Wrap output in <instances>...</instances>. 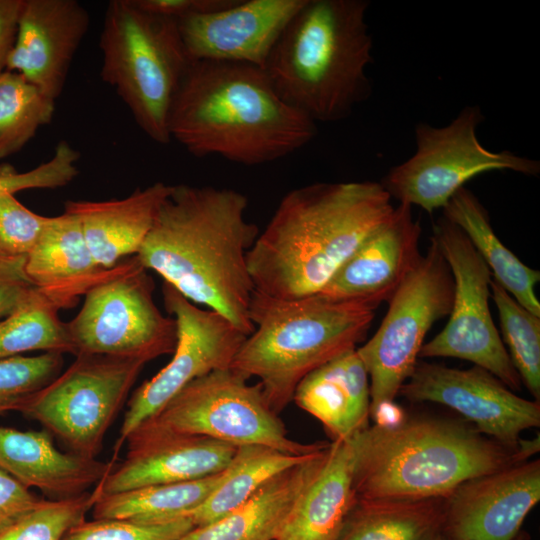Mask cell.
<instances>
[{
  "mask_svg": "<svg viewBox=\"0 0 540 540\" xmlns=\"http://www.w3.org/2000/svg\"><path fill=\"white\" fill-rule=\"evenodd\" d=\"M421 227L412 207L399 204L319 293L339 300L388 302L418 262Z\"/></svg>",
  "mask_w": 540,
  "mask_h": 540,
  "instance_id": "obj_20",
  "label": "cell"
},
{
  "mask_svg": "<svg viewBox=\"0 0 540 540\" xmlns=\"http://www.w3.org/2000/svg\"><path fill=\"white\" fill-rule=\"evenodd\" d=\"M313 453L295 455L260 445L237 447L217 486L199 506L184 516L194 526L212 523L245 503L272 478Z\"/></svg>",
  "mask_w": 540,
  "mask_h": 540,
  "instance_id": "obj_29",
  "label": "cell"
},
{
  "mask_svg": "<svg viewBox=\"0 0 540 540\" xmlns=\"http://www.w3.org/2000/svg\"><path fill=\"white\" fill-rule=\"evenodd\" d=\"M100 496L92 491L65 499H42L34 508L0 529V540H61L85 519Z\"/></svg>",
  "mask_w": 540,
  "mask_h": 540,
  "instance_id": "obj_34",
  "label": "cell"
},
{
  "mask_svg": "<svg viewBox=\"0 0 540 540\" xmlns=\"http://www.w3.org/2000/svg\"><path fill=\"white\" fill-rule=\"evenodd\" d=\"M110 269L95 263L79 218L67 210L48 217L25 261L28 278L60 310L73 307Z\"/></svg>",
  "mask_w": 540,
  "mask_h": 540,
  "instance_id": "obj_23",
  "label": "cell"
},
{
  "mask_svg": "<svg viewBox=\"0 0 540 540\" xmlns=\"http://www.w3.org/2000/svg\"><path fill=\"white\" fill-rule=\"evenodd\" d=\"M483 120L478 106H466L446 126L417 124L415 153L392 167L381 185L399 204L416 205L432 213L443 209L467 181L479 174L495 170L539 174V161L485 148L476 135Z\"/></svg>",
  "mask_w": 540,
  "mask_h": 540,
  "instance_id": "obj_9",
  "label": "cell"
},
{
  "mask_svg": "<svg viewBox=\"0 0 540 540\" xmlns=\"http://www.w3.org/2000/svg\"><path fill=\"white\" fill-rule=\"evenodd\" d=\"M366 0H305L264 67L278 95L317 122L349 117L371 93Z\"/></svg>",
  "mask_w": 540,
  "mask_h": 540,
  "instance_id": "obj_5",
  "label": "cell"
},
{
  "mask_svg": "<svg viewBox=\"0 0 540 540\" xmlns=\"http://www.w3.org/2000/svg\"><path fill=\"white\" fill-rule=\"evenodd\" d=\"M351 438L329 444L326 459L297 499L276 540H337L356 501Z\"/></svg>",
  "mask_w": 540,
  "mask_h": 540,
  "instance_id": "obj_26",
  "label": "cell"
},
{
  "mask_svg": "<svg viewBox=\"0 0 540 540\" xmlns=\"http://www.w3.org/2000/svg\"><path fill=\"white\" fill-rule=\"evenodd\" d=\"M445 498L357 499L337 540H438Z\"/></svg>",
  "mask_w": 540,
  "mask_h": 540,
  "instance_id": "obj_28",
  "label": "cell"
},
{
  "mask_svg": "<svg viewBox=\"0 0 540 540\" xmlns=\"http://www.w3.org/2000/svg\"><path fill=\"white\" fill-rule=\"evenodd\" d=\"M55 101L45 96L22 75L0 74V160L19 152L50 123Z\"/></svg>",
  "mask_w": 540,
  "mask_h": 540,
  "instance_id": "obj_32",
  "label": "cell"
},
{
  "mask_svg": "<svg viewBox=\"0 0 540 540\" xmlns=\"http://www.w3.org/2000/svg\"><path fill=\"white\" fill-rule=\"evenodd\" d=\"M63 354L0 359V414L19 411L22 404L61 373Z\"/></svg>",
  "mask_w": 540,
  "mask_h": 540,
  "instance_id": "obj_35",
  "label": "cell"
},
{
  "mask_svg": "<svg viewBox=\"0 0 540 540\" xmlns=\"http://www.w3.org/2000/svg\"><path fill=\"white\" fill-rule=\"evenodd\" d=\"M23 0H0V74L13 48Z\"/></svg>",
  "mask_w": 540,
  "mask_h": 540,
  "instance_id": "obj_41",
  "label": "cell"
},
{
  "mask_svg": "<svg viewBox=\"0 0 540 540\" xmlns=\"http://www.w3.org/2000/svg\"><path fill=\"white\" fill-rule=\"evenodd\" d=\"M236 0H132L139 9L161 17L180 20L194 14L217 11Z\"/></svg>",
  "mask_w": 540,
  "mask_h": 540,
  "instance_id": "obj_40",
  "label": "cell"
},
{
  "mask_svg": "<svg viewBox=\"0 0 540 540\" xmlns=\"http://www.w3.org/2000/svg\"><path fill=\"white\" fill-rule=\"evenodd\" d=\"M398 395L415 403L444 405L483 435L517 448L521 433L540 426V401L519 397L487 370L456 369L418 360Z\"/></svg>",
  "mask_w": 540,
  "mask_h": 540,
  "instance_id": "obj_15",
  "label": "cell"
},
{
  "mask_svg": "<svg viewBox=\"0 0 540 540\" xmlns=\"http://www.w3.org/2000/svg\"><path fill=\"white\" fill-rule=\"evenodd\" d=\"M248 205L247 196L231 188L173 185L136 255L164 283L246 335L253 331L255 291L247 254L260 232L246 217Z\"/></svg>",
  "mask_w": 540,
  "mask_h": 540,
  "instance_id": "obj_1",
  "label": "cell"
},
{
  "mask_svg": "<svg viewBox=\"0 0 540 540\" xmlns=\"http://www.w3.org/2000/svg\"><path fill=\"white\" fill-rule=\"evenodd\" d=\"M539 500V459L474 477L445 498L444 534L456 540H514Z\"/></svg>",
  "mask_w": 540,
  "mask_h": 540,
  "instance_id": "obj_16",
  "label": "cell"
},
{
  "mask_svg": "<svg viewBox=\"0 0 540 540\" xmlns=\"http://www.w3.org/2000/svg\"><path fill=\"white\" fill-rule=\"evenodd\" d=\"M305 0H236L177 20L192 61L245 63L264 69L285 27Z\"/></svg>",
  "mask_w": 540,
  "mask_h": 540,
  "instance_id": "obj_18",
  "label": "cell"
},
{
  "mask_svg": "<svg viewBox=\"0 0 540 540\" xmlns=\"http://www.w3.org/2000/svg\"><path fill=\"white\" fill-rule=\"evenodd\" d=\"M48 217L26 208L14 194L0 193V250L27 256L38 241Z\"/></svg>",
  "mask_w": 540,
  "mask_h": 540,
  "instance_id": "obj_37",
  "label": "cell"
},
{
  "mask_svg": "<svg viewBox=\"0 0 540 540\" xmlns=\"http://www.w3.org/2000/svg\"><path fill=\"white\" fill-rule=\"evenodd\" d=\"M222 474L100 495L91 509L93 519L160 523L183 517L207 498Z\"/></svg>",
  "mask_w": 540,
  "mask_h": 540,
  "instance_id": "obj_30",
  "label": "cell"
},
{
  "mask_svg": "<svg viewBox=\"0 0 540 540\" xmlns=\"http://www.w3.org/2000/svg\"><path fill=\"white\" fill-rule=\"evenodd\" d=\"M26 256L0 250V320L9 315L35 287L25 272Z\"/></svg>",
  "mask_w": 540,
  "mask_h": 540,
  "instance_id": "obj_38",
  "label": "cell"
},
{
  "mask_svg": "<svg viewBox=\"0 0 540 540\" xmlns=\"http://www.w3.org/2000/svg\"><path fill=\"white\" fill-rule=\"evenodd\" d=\"M438 540H456V539H453L451 537H449L448 535L446 534H442Z\"/></svg>",
  "mask_w": 540,
  "mask_h": 540,
  "instance_id": "obj_44",
  "label": "cell"
},
{
  "mask_svg": "<svg viewBox=\"0 0 540 540\" xmlns=\"http://www.w3.org/2000/svg\"><path fill=\"white\" fill-rule=\"evenodd\" d=\"M124 461L96 485L100 495L202 479L224 471L237 447L142 423L126 439Z\"/></svg>",
  "mask_w": 540,
  "mask_h": 540,
  "instance_id": "obj_17",
  "label": "cell"
},
{
  "mask_svg": "<svg viewBox=\"0 0 540 540\" xmlns=\"http://www.w3.org/2000/svg\"><path fill=\"white\" fill-rule=\"evenodd\" d=\"M60 308L34 287L5 318L0 320V359L30 351L70 353L75 348Z\"/></svg>",
  "mask_w": 540,
  "mask_h": 540,
  "instance_id": "obj_31",
  "label": "cell"
},
{
  "mask_svg": "<svg viewBox=\"0 0 540 540\" xmlns=\"http://www.w3.org/2000/svg\"><path fill=\"white\" fill-rule=\"evenodd\" d=\"M89 22L88 11L77 0H23L6 70L56 101Z\"/></svg>",
  "mask_w": 540,
  "mask_h": 540,
  "instance_id": "obj_19",
  "label": "cell"
},
{
  "mask_svg": "<svg viewBox=\"0 0 540 540\" xmlns=\"http://www.w3.org/2000/svg\"><path fill=\"white\" fill-rule=\"evenodd\" d=\"M172 186L155 182L123 199L67 201L64 210L79 218L95 263L107 270L138 254Z\"/></svg>",
  "mask_w": 540,
  "mask_h": 540,
  "instance_id": "obj_22",
  "label": "cell"
},
{
  "mask_svg": "<svg viewBox=\"0 0 540 540\" xmlns=\"http://www.w3.org/2000/svg\"><path fill=\"white\" fill-rule=\"evenodd\" d=\"M329 444L272 478L236 509L193 527L179 540H276L297 499L322 467Z\"/></svg>",
  "mask_w": 540,
  "mask_h": 540,
  "instance_id": "obj_25",
  "label": "cell"
},
{
  "mask_svg": "<svg viewBox=\"0 0 540 540\" xmlns=\"http://www.w3.org/2000/svg\"><path fill=\"white\" fill-rule=\"evenodd\" d=\"M154 281L136 255L120 261L86 293L66 322L78 354L134 358L146 363L174 351L177 325L154 302Z\"/></svg>",
  "mask_w": 540,
  "mask_h": 540,
  "instance_id": "obj_8",
  "label": "cell"
},
{
  "mask_svg": "<svg viewBox=\"0 0 540 540\" xmlns=\"http://www.w3.org/2000/svg\"><path fill=\"white\" fill-rule=\"evenodd\" d=\"M406 416L404 410L395 401L381 403L370 412L374 424L382 427L398 425Z\"/></svg>",
  "mask_w": 540,
  "mask_h": 540,
  "instance_id": "obj_42",
  "label": "cell"
},
{
  "mask_svg": "<svg viewBox=\"0 0 540 540\" xmlns=\"http://www.w3.org/2000/svg\"><path fill=\"white\" fill-rule=\"evenodd\" d=\"M41 500L9 474L0 470V529L34 508Z\"/></svg>",
  "mask_w": 540,
  "mask_h": 540,
  "instance_id": "obj_39",
  "label": "cell"
},
{
  "mask_svg": "<svg viewBox=\"0 0 540 540\" xmlns=\"http://www.w3.org/2000/svg\"><path fill=\"white\" fill-rule=\"evenodd\" d=\"M431 238L449 265L454 296L446 326L424 344L419 358L451 357L472 362L513 392L522 381L492 319L489 298L492 273L465 233L445 217L433 226Z\"/></svg>",
  "mask_w": 540,
  "mask_h": 540,
  "instance_id": "obj_13",
  "label": "cell"
},
{
  "mask_svg": "<svg viewBox=\"0 0 540 540\" xmlns=\"http://www.w3.org/2000/svg\"><path fill=\"white\" fill-rule=\"evenodd\" d=\"M194 526L186 516L160 523L130 520H82L61 540H179Z\"/></svg>",
  "mask_w": 540,
  "mask_h": 540,
  "instance_id": "obj_36",
  "label": "cell"
},
{
  "mask_svg": "<svg viewBox=\"0 0 540 540\" xmlns=\"http://www.w3.org/2000/svg\"><path fill=\"white\" fill-rule=\"evenodd\" d=\"M99 47L102 80L151 140L168 144L170 109L192 63L177 20L147 13L132 0H111Z\"/></svg>",
  "mask_w": 540,
  "mask_h": 540,
  "instance_id": "obj_7",
  "label": "cell"
},
{
  "mask_svg": "<svg viewBox=\"0 0 540 540\" xmlns=\"http://www.w3.org/2000/svg\"><path fill=\"white\" fill-rule=\"evenodd\" d=\"M171 140L195 157L218 155L254 166L303 148L316 123L287 104L258 66L192 61L174 97Z\"/></svg>",
  "mask_w": 540,
  "mask_h": 540,
  "instance_id": "obj_3",
  "label": "cell"
},
{
  "mask_svg": "<svg viewBox=\"0 0 540 540\" xmlns=\"http://www.w3.org/2000/svg\"><path fill=\"white\" fill-rule=\"evenodd\" d=\"M491 298L500 320L508 355L522 384L540 400V317L519 304L492 279ZM503 342V343H504Z\"/></svg>",
  "mask_w": 540,
  "mask_h": 540,
  "instance_id": "obj_33",
  "label": "cell"
},
{
  "mask_svg": "<svg viewBox=\"0 0 540 540\" xmlns=\"http://www.w3.org/2000/svg\"><path fill=\"white\" fill-rule=\"evenodd\" d=\"M514 540H530V537L527 533L520 531Z\"/></svg>",
  "mask_w": 540,
  "mask_h": 540,
  "instance_id": "obj_43",
  "label": "cell"
},
{
  "mask_svg": "<svg viewBox=\"0 0 540 540\" xmlns=\"http://www.w3.org/2000/svg\"><path fill=\"white\" fill-rule=\"evenodd\" d=\"M378 306L321 294L282 300L254 291L249 311L253 331L230 368L248 379L257 378L268 403L279 413L293 400L305 376L357 348Z\"/></svg>",
  "mask_w": 540,
  "mask_h": 540,
  "instance_id": "obj_6",
  "label": "cell"
},
{
  "mask_svg": "<svg viewBox=\"0 0 540 540\" xmlns=\"http://www.w3.org/2000/svg\"><path fill=\"white\" fill-rule=\"evenodd\" d=\"M145 361L78 354L74 362L30 396L19 412L38 421L71 453L96 459Z\"/></svg>",
  "mask_w": 540,
  "mask_h": 540,
  "instance_id": "obj_12",
  "label": "cell"
},
{
  "mask_svg": "<svg viewBox=\"0 0 540 540\" xmlns=\"http://www.w3.org/2000/svg\"><path fill=\"white\" fill-rule=\"evenodd\" d=\"M166 311L177 325V340L171 360L132 394L114 446L112 461L127 437L193 380L213 371L230 368L246 338L222 314L199 308L171 285L162 287Z\"/></svg>",
  "mask_w": 540,
  "mask_h": 540,
  "instance_id": "obj_14",
  "label": "cell"
},
{
  "mask_svg": "<svg viewBox=\"0 0 540 540\" xmlns=\"http://www.w3.org/2000/svg\"><path fill=\"white\" fill-rule=\"evenodd\" d=\"M443 217L458 226L501 285L519 304L540 317L535 287L540 272L525 265L495 234L487 210L465 187L444 206Z\"/></svg>",
  "mask_w": 540,
  "mask_h": 540,
  "instance_id": "obj_27",
  "label": "cell"
},
{
  "mask_svg": "<svg viewBox=\"0 0 540 540\" xmlns=\"http://www.w3.org/2000/svg\"><path fill=\"white\" fill-rule=\"evenodd\" d=\"M380 182L314 183L280 200L247 254L255 291L295 300L319 294L393 214Z\"/></svg>",
  "mask_w": 540,
  "mask_h": 540,
  "instance_id": "obj_2",
  "label": "cell"
},
{
  "mask_svg": "<svg viewBox=\"0 0 540 540\" xmlns=\"http://www.w3.org/2000/svg\"><path fill=\"white\" fill-rule=\"evenodd\" d=\"M357 499H444L462 483L529 460L539 436L517 448L475 428L432 417H408L398 425H372L351 437Z\"/></svg>",
  "mask_w": 540,
  "mask_h": 540,
  "instance_id": "obj_4",
  "label": "cell"
},
{
  "mask_svg": "<svg viewBox=\"0 0 540 540\" xmlns=\"http://www.w3.org/2000/svg\"><path fill=\"white\" fill-rule=\"evenodd\" d=\"M114 465L111 460L103 463L60 451L46 430L22 431L0 426V470L51 499L75 497L89 491Z\"/></svg>",
  "mask_w": 540,
  "mask_h": 540,
  "instance_id": "obj_21",
  "label": "cell"
},
{
  "mask_svg": "<svg viewBox=\"0 0 540 540\" xmlns=\"http://www.w3.org/2000/svg\"><path fill=\"white\" fill-rule=\"evenodd\" d=\"M453 296L451 270L430 237L426 254L388 301L379 328L356 348L369 376L370 412L398 396L418 361L426 334L435 322L449 316Z\"/></svg>",
  "mask_w": 540,
  "mask_h": 540,
  "instance_id": "obj_10",
  "label": "cell"
},
{
  "mask_svg": "<svg viewBox=\"0 0 540 540\" xmlns=\"http://www.w3.org/2000/svg\"><path fill=\"white\" fill-rule=\"evenodd\" d=\"M292 401L319 420L332 441L349 439L368 427L370 381L356 348L305 376Z\"/></svg>",
  "mask_w": 540,
  "mask_h": 540,
  "instance_id": "obj_24",
  "label": "cell"
},
{
  "mask_svg": "<svg viewBox=\"0 0 540 540\" xmlns=\"http://www.w3.org/2000/svg\"><path fill=\"white\" fill-rule=\"evenodd\" d=\"M248 380L232 368L213 371L190 382L144 423L235 447L260 445L295 455L315 452L327 444L291 439L261 386Z\"/></svg>",
  "mask_w": 540,
  "mask_h": 540,
  "instance_id": "obj_11",
  "label": "cell"
}]
</instances>
